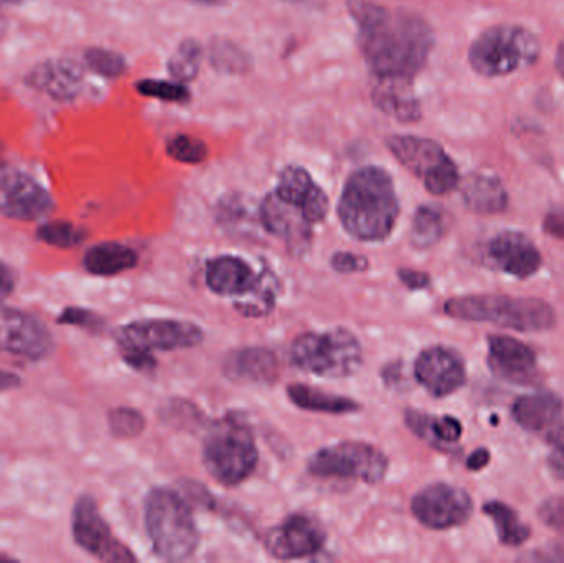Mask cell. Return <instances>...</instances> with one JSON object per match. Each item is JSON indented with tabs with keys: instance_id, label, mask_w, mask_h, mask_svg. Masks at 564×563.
Masks as SVG:
<instances>
[{
	"instance_id": "cell-48",
	"label": "cell",
	"mask_w": 564,
	"mask_h": 563,
	"mask_svg": "<svg viewBox=\"0 0 564 563\" xmlns=\"http://www.w3.org/2000/svg\"><path fill=\"white\" fill-rule=\"evenodd\" d=\"M490 462V453L487 450L480 448L477 450L476 453L470 455V458L467 459V468L473 469V472H480V469L486 468Z\"/></svg>"
},
{
	"instance_id": "cell-36",
	"label": "cell",
	"mask_w": 564,
	"mask_h": 563,
	"mask_svg": "<svg viewBox=\"0 0 564 563\" xmlns=\"http://www.w3.org/2000/svg\"><path fill=\"white\" fill-rule=\"evenodd\" d=\"M36 238L52 247L73 248L85 240L86 231L69 221H48L36 230Z\"/></svg>"
},
{
	"instance_id": "cell-15",
	"label": "cell",
	"mask_w": 564,
	"mask_h": 563,
	"mask_svg": "<svg viewBox=\"0 0 564 563\" xmlns=\"http://www.w3.org/2000/svg\"><path fill=\"white\" fill-rule=\"evenodd\" d=\"M324 542V529L304 515L291 516L264 538L267 551L280 561H295L317 554Z\"/></svg>"
},
{
	"instance_id": "cell-50",
	"label": "cell",
	"mask_w": 564,
	"mask_h": 563,
	"mask_svg": "<svg viewBox=\"0 0 564 563\" xmlns=\"http://www.w3.org/2000/svg\"><path fill=\"white\" fill-rule=\"evenodd\" d=\"M555 65L560 75H562L564 78V40H562V43H560L558 52H556Z\"/></svg>"
},
{
	"instance_id": "cell-33",
	"label": "cell",
	"mask_w": 564,
	"mask_h": 563,
	"mask_svg": "<svg viewBox=\"0 0 564 563\" xmlns=\"http://www.w3.org/2000/svg\"><path fill=\"white\" fill-rule=\"evenodd\" d=\"M274 297H276V283L271 274H263L258 278L253 290L238 300L237 307L247 316H263L273 310Z\"/></svg>"
},
{
	"instance_id": "cell-23",
	"label": "cell",
	"mask_w": 564,
	"mask_h": 563,
	"mask_svg": "<svg viewBox=\"0 0 564 563\" xmlns=\"http://www.w3.org/2000/svg\"><path fill=\"white\" fill-rule=\"evenodd\" d=\"M250 263L238 257H218L208 261L205 270L207 286L220 296L243 297L253 290L258 281Z\"/></svg>"
},
{
	"instance_id": "cell-44",
	"label": "cell",
	"mask_w": 564,
	"mask_h": 563,
	"mask_svg": "<svg viewBox=\"0 0 564 563\" xmlns=\"http://www.w3.org/2000/svg\"><path fill=\"white\" fill-rule=\"evenodd\" d=\"M398 277L410 290H424L431 283V278L423 273V271L400 270L398 271Z\"/></svg>"
},
{
	"instance_id": "cell-43",
	"label": "cell",
	"mask_w": 564,
	"mask_h": 563,
	"mask_svg": "<svg viewBox=\"0 0 564 563\" xmlns=\"http://www.w3.org/2000/svg\"><path fill=\"white\" fill-rule=\"evenodd\" d=\"M122 357L132 369L151 370L155 367V359L152 354L142 353V350L122 349Z\"/></svg>"
},
{
	"instance_id": "cell-53",
	"label": "cell",
	"mask_w": 564,
	"mask_h": 563,
	"mask_svg": "<svg viewBox=\"0 0 564 563\" xmlns=\"http://www.w3.org/2000/svg\"><path fill=\"white\" fill-rule=\"evenodd\" d=\"M0 2H3V3H23V2H26V0H0Z\"/></svg>"
},
{
	"instance_id": "cell-18",
	"label": "cell",
	"mask_w": 564,
	"mask_h": 563,
	"mask_svg": "<svg viewBox=\"0 0 564 563\" xmlns=\"http://www.w3.org/2000/svg\"><path fill=\"white\" fill-rule=\"evenodd\" d=\"M85 69L73 58H50L26 75L25 85L56 101H72L82 93Z\"/></svg>"
},
{
	"instance_id": "cell-13",
	"label": "cell",
	"mask_w": 564,
	"mask_h": 563,
	"mask_svg": "<svg viewBox=\"0 0 564 563\" xmlns=\"http://www.w3.org/2000/svg\"><path fill=\"white\" fill-rule=\"evenodd\" d=\"M73 538L76 544L105 562H134L129 549L112 538L108 522L102 519L98 505L91 496H82L73 508Z\"/></svg>"
},
{
	"instance_id": "cell-40",
	"label": "cell",
	"mask_w": 564,
	"mask_h": 563,
	"mask_svg": "<svg viewBox=\"0 0 564 563\" xmlns=\"http://www.w3.org/2000/svg\"><path fill=\"white\" fill-rule=\"evenodd\" d=\"M59 324H69V326L82 327L89 333H99L105 327V321L93 313V311L83 310V307H66L58 317Z\"/></svg>"
},
{
	"instance_id": "cell-22",
	"label": "cell",
	"mask_w": 564,
	"mask_h": 563,
	"mask_svg": "<svg viewBox=\"0 0 564 563\" xmlns=\"http://www.w3.org/2000/svg\"><path fill=\"white\" fill-rule=\"evenodd\" d=\"M490 369L512 382L525 383L535 376L536 356L527 344L509 336L489 337Z\"/></svg>"
},
{
	"instance_id": "cell-11",
	"label": "cell",
	"mask_w": 564,
	"mask_h": 563,
	"mask_svg": "<svg viewBox=\"0 0 564 563\" xmlns=\"http://www.w3.org/2000/svg\"><path fill=\"white\" fill-rule=\"evenodd\" d=\"M52 353L53 336L42 321L0 303V354L35 362Z\"/></svg>"
},
{
	"instance_id": "cell-30",
	"label": "cell",
	"mask_w": 564,
	"mask_h": 563,
	"mask_svg": "<svg viewBox=\"0 0 564 563\" xmlns=\"http://www.w3.org/2000/svg\"><path fill=\"white\" fill-rule=\"evenodd\" d=\"M484 515L489 516L496 524L499 541L507 548H520L530 539L529 526L523 524L516 509L499 501H490L484 506Z\"/></svg>"
},
{
	"instance_id": "cell-45",
	"label": "cell",
	"mask_w": 564,
	"mask_h": 563,
	"mask_svg": "<svg viewBox=\"0 0 564 563\" xmlns=\"http://www.w3.org/2000/svg\"><path fill=\"white\" fill-rule=\"evenodd\" d=\"M545 230L553 237L564 238V210L550 212L546 215Z\"/></svg>"
},
{
	"instance_id": "cell-4",
	"label": "cell",
	"mask_w": 564,
	"mask_h": 563,
	"mask_svg": "<svg viewBox=\"0 0 564 563\" xmlns=\"http://www.w3.org/2000/svg\"><path fill=\"white\" fill-rule=\"evenodd\" d=\"M145 529L159 557L182 562L197 551L200 535L187 502L171 489L158 488L145 499Z\"/></svg>"
},
{
	"instance_id": "cell-28",
	"label": "cell",
	"mask_w": 564,
	"mask_h": 563,
	"mask_svg": "<svg viewBox=\"0 0 564 563\" xmlns=\"http://www.w3.org/2000/svg\"><path fill=\"white\" fill-rule=\"evenodd\" d=\"M406 425L424 442L433 446L454 445L463 436V425L454 416H433L406 412Z\"/></svg>"
},
{
	"instance_id": "cell-10",
	"label": "cell",
	"mask_w": 564,
	"mask_h": 563,
	"mask_svg": "<svg viewBox=\"0 0 564 563\" xmlns=\"http://www.w3.org/2000/svg\"><path fill=\"white\" fill-rule=\"evenodd\" d=\"M118 340L121 350L152 354L154 350L191 349L204 340V333L187 321L145 320L122 327Z\"/></svg>"
},
{
	"instance_id": "cell-51",
	"label": "cell",
	"mask_w": 564,
	"mask_h": 563,
	"mask_svg": "<svg viewBox=\"0 0 564 563\" xmlns=\"http://www.w3.org/2000/svg\"><path fill=\"white\" fill-rule=\"evenodd\" d=\"M7 25H9V22H7V17L3 15L2 10H0V39L6 35Z\"/></svg>"
},
{
	"instance_id": "cell-29",
	"label": "cell",
	"mask_w": 564,
	"mask_h": 563,
	"mask_svg": "<svg viewBox=\"0 0 564 563\" xmlns=\"http://www.w3.org/2000/svg\"><path fill=\"white\" fill-rule=\"evenodd\" d=\"M288 397L299 409L307 412L330 413V415H344V413L357 412L360 405L347 397L332 396L321 392L314 387L292 383L288 387Z\"/></svg>"
},
{
	"instance_id": "cell-47",
	"label": "cell",
	"mask_w": 564,
	"mask_h": 563,
	"mask_svg": "<svg viewBox=\"0 0 564 563\" xmlns=\"http://www.w3.org/2000/svg\"><path fill=\"white\" fill-rule=\"evenodd\" d=\"M549 466L555 478L564 479V443L550 455Z\"/></svg>"
},
{
	"instance_id": "cell-8",
	"label": "cell",
	"mask_w": 564,
	"mask_h": 563,
	"mask_svg": "<svg viewBox=\"0 0 564 563\" xmlns=\"http://www.w3.org/2000/svg\"><path fill=\"white\" fill-rule=\"evenodd\" d=\"M391 154L411 174L423 181L430 194L446 195L459 187L457 165L433 139L420 136H391L387 141Z\"/></svg>"
},
{
	"instance_id": "cell-24",
	"label": "cell",
	"mask_w": 564,
	"mask_h": 563,
	"mask_svg": "<svg viewBox=\"0 0 564 563\" xmlns=\"http://www.w3.org/2000/svg\"><path fill=\"white\" fill-rule=\"evenodd\" d=\"M225 376L235 382L270 383L276 380L280 364L271 350L247 347L230 354L224 364Z\"/></svg>"
},
{
	"instance_id": "cell-34",
	"label": "cell",
	"mask_w": 564,
	"mask_h": 563,
	"mask_svg": "<svg viewBox=\"0 0 564 563\" xmlns=\"http://www.w3.org/2000/svg\"><path fill=\"white\" fill-rule=\"evenodd\" d=\"M202 46L197 40H184L169 62V72L181 83L192 82L200 72Z\"/></svg>"
},
{
	"instance_id": "cell-52",
	"label": "cell",
	"mask_w": 564,
	"mask_h": 563,
	"mask_svg": "<svg viewBox=\"0 0 564 563\" xmlns=\"http://www.w3.org/2000/svg\"><path fill=\"white\" fill-rule=\"evenodd\" d=\"M194 2L205 3V6H218V3H224L225 0H194Z\"/></svg>"
},
{
	"instance_id": "cell-2",
	"label": "cell",
	"mask_w": 564,
	"mask_h": 563,
	"mask_svg": "<svg viewBox=\"0 0 564 563\" xmlns=\"http://www.w3.org/2000/svg\"><path fill=\"white\" fill-rule=\"evenodd\" d=\"M400 215L393 178L384 169L367 165L345 182L338 201V218L350 237L360 241H383L390 237Z\"/></svg>"
},
{
	"instance_id": "cell-37",
	"label": "cell",
	"mask_w": 564,
	"mask_h": 563,
	"mask_svg": "<svg viewBox=\"0 0 564 563\" xmlns=\"http://www.w3.org/2000/svg\"><path fill=\"white\" fill-rule=\"evenodd\" d=\"M109 430L116 439L129 440L141 435L145 429V419L138 410L129 407L112 409L108 415Z\"/></svg>"
},
{
	"instance_id": "cell-38",
	"label": "cell",
	"mask_w": 564,
	"mask_h": 563,
	"mask_svg": "<svg viewBox=\"0 0 564 563\" xmlns=\"http://www.w3.org/2000/svg\"><path fill=\"white\" fill-rule=\"evenodd\" d=\"M167 154L182 164H202L208 158V148L200 139L177 134L169 139Z\"/></svg>"
},
{
	"instance_id": "cell-54",
	"label": "cell",
	"mask_w": 564,
	"mask_h": 563,
	"mask_svg": "<svg viewBox=\"0 0 564 563\" xmlns=\"http://www.w3.org/2000/svg\"><path fill=\"white\" fill-rule=\"evenodd\" d=\"M3 561H7V559L2 557V555H0V562H3Z\"/></svg>"
},
{
	"instance_id": "cell-20",
	"label": "cell",
	"mask_w": 564,
	"mask_h": 563,
	"mask_svg": "<svg viewBox=\"0 0 564 563\" xmlns=\"http://www.w3.org/2000/svg\"><path fill=\"white\" fill-rule=\"evenodd\" d=\"M260 221L270 234L284 238L292 247H305L311 238L312 224L301 208L289 204L276 192L268 195L260 205Z\"/></svg>"
},
{
	"instance_id": "cell-12",
	"label": "cell",
	"mask_w": 564,
	"mask_h": 563,
	"mask_svg": "<svg viewBox=\"0 0 564 563\" xmlns=\"http://www.w3.org/2000/svg\"><path fill=\"white\" fill-rule=\"evenodd\" d=\"M414 518L427 529L446 531L469 521L474 505L469 492L457 486L436 483L414 496L411 502Z\"/></svg>"
},
{
	"instance_id": "cell-49",
	"label": "cell",
	"mask_w": 564,
	"mask_h": 563,
	"mask_svg": "<svg viewBox=\"0 0 564 563\" xmlns=\"http://www.w3.org/2000/svg\"><path fill=\"white\" fill-rule=\"evenodd\" d=\"M20 386H22V379L19 376L7 372V370H0V392L19 389Z\"/></svg>"
},
{
	"instance_id": "cell-46",
	"label": "cell",
	"mask_w": 564,
	"mask_h": 563,
	"mask_svg": "<svg viewBox=\"0 0 564 563\" xmlns=\"http://www.w3.org/2000/svg\"><path fill=\"white\" fill-rule=\"evenodd\" d=\"M15 288V278L12 270L0 261V301L6 300Z\"/></svg>"
},
{
	"instance_id": "cell-16",
	"label": "cell",
	"mask_w": 564,
	"mask_h": 563,
	"mask_svg": "<svg viewBox=\"0 0 564 563\" xmlns=\"http://www.w3.org/2000/svg\"><path fill=\"white\" fill-rule=\"evenodd\" d=\"M417 382L434 397H447L466 382L463 357L447 347H430L421 353L414 364Z\"/></svg>"
},
{
	"instance_id": "cell-3",
	"label": "cell",
	"mask_w": 564,
	"mask_h": 563,
	"mask_svg": "<svg viewBox=\"0 0 564 563\" xmlns=\"http://www.w3.org/2000/svg\"><path fill=\"white\" fill-rule=\"evenodd\" d=\"M447 316L470 323H492L520 333H540L555 326V310L539 297L470 294L444 304Z\"/></svg>"
},
{
	"instance_id": "cell-25",
	"label": "cell",
	"mask_w": 564,
	"mask_h": 563,
	"mask_svg": "<svg viewBox=\"0 0 564 563\" xmlns=\"http://www.w3.org/2000/svg\"><path fill=\"white\" fill-rule=\"evenodd\" d=\"M460 194L474 214L496 215L509 207V194L496 175L470 174L460 184Z\"/></svg>"
},
{
	"instance_id": "cell-5",
	"label": "cell",
	"mask_w": 564,
	"mask_h": 563,
	"mask_svg": "<svg viewBox=\"0 0 564 563\" xmlns=\"http://www.w3.org/2000/svg\"><path fill=\"white\" fill-rule=\"evenodd\" d=\"M204 465L212 478L224 486H238L253 475L258 446L248 423L237 415L218 420L204 445Z\"/></svg>"
},
{
	"instance_id": "cell-1",
	"label": "cell",
	"mask_w": 564,
	"mask_h": 563,
	"mask_svg": "<svg viewBox=\"0 0 564 563\" xmlns=\"http://www.w3.org/2000/svg\"><path fill=\"white\" fill-rule=\"evenodd\" d=\"M360 26L365 62L375 76L413 79L426 65L434 46L430 23L406 10H388L370 0H348Z\"/></svg>"
},
{
	"instance_id": "cell-14",
	"label": "cell",
	"mask_w": 564,
	"mask_h": 563,
	"mask_svg": "<svg viewBox=\"0 0 564 563\" xmlns=\"http://www.w3.org/2000/svg\"><path fill=\"white\" fill-rule=\"evenodd\" d=\"M53 210V197L39 181L19 169H0V214L33 221Z\"/></svg>"
},
{
	"instance_id": "cell-39",
	"label": "cell",
	"mask_w": 564,
	"mask_h": 563,
	"mask_svg": "<svg viewBox=\"0 0 564 563\" xmlns=\"http://www.w3.org/2000/svg\"><path fill=\"white\" fill-rule=\"evenodd\" d=\"M135 89L145 98L161 99L167 102H187L191 91L181 82H164V79H142Z\"/></svg>"
},
{
	"instance_id": "cell-19",
	"label": "cell",
	"mask_w": 564,
	"mask_h": 563,
	"mask_svg": "<svg viewBox=\"0 0 564 563\" xmlns=\"http://www.w3.org/2000/svg\"><path fill=\"white\" fill-rule=\"evenodd\" d=\"M276 194L289 204L301 208L312 225L325 220L330 208L327 194L315 184L311 174L299 165H289L281 172Z\"/></svg>"
},
{
	"instance_id": "cell-41",
	"label": "cell",
	"mask_w": 564,
	"mask_h": 563,
	"mask_svg": "<svg viewBox=\"0 0 564 563\" xmlns=\"http://www.w3.org/2000/svg\"><path fill=\"white\" fill-rule=\"evenodd\" d=\"M539 518L553 531L564 535V498H552L539 509Z\"/></svg>"
},
{
	"instance_id": "cell-32",
	"label": "cell",
	"mask_w": 564,
	"mask_h": 563,
	"mask_svg": "<svg viewBox=\"0 0 564 563\" xmlns=\"http://www.w3.org/2000/svg\"><path fill=\"white\" fill-rule=\"evenodd\" d=\"M210 62L218 72L243 75L250 72L251 56L231 40L217 39L210 43Z\"/></svg>"
},
{
	"instance_id": "cell-6",
	"label": "cell",
	"mask_w": 564,
	"mask_h": 563,
	"mask_svg": "<svg viewBox=\"0 0 564 563\" xmlns=\"http://www.w3.org/2000/svg\"><path fill=\"white\" fill-rule=\"evenodd\" d=\"M540 42L525 26L499 25L477 36L469 48L474 72L486 78H499L535 65Z\"/></svg>"
},
{
	"instance_id": "cell-27",
	"label": "cell",
	"mask_w": 564,
	"mask_h": 563,
	"mask_svg": "<svg viewBox=\"0 0 564 563\" xmlns=\"http://www.w3.org/2000/svg\"><path fill=\"white\" fill-rule=\"evenodd\" d=\"M138 261V253L128 245L106 241L86 251L83 267L95 277H116L135 268Z\"/></svg>"
},
{
	"instance_id": "cell-7",
	"label": "cell",
	"mask_w": 564,
	"mask_h": 563,
	"mask_svg": "<svg viewBox=\"0 0 564 563\" xmlns=\"http://www.w3.org/2000/svg\"><path fill=\"white\" fill-rule=\"evenodd\" d=\"M291 360L304 372L325 379H345L360 370L364 349L350 331L337 327L297 337L292 344Z\"/></svg>"
},
{
	"instance_id": "cell-17",
	"label": "cell",
	"mask_w": 564,
	"mask_h": 563,
	"mask_svg": "<svg viewBox=\"0 0 564 563\" xmlns=\"http://www.w3.org/2000/svg\"><path fill=\"white\" fill-rule=\"evenodd\" d=\"M487 263L510 277H533L542 267V253L527 235L503 231L489 240L486 247Z\"/></svg>"
},
{
	"instance_id": "cell-31",
	"label": "cell",
	"mask_w": 564,
	"mask_h": 563,
	"mask_svg": "<svg viewBox=\"0 0 564 563\" xmlns=\"http://www.w3.org/2000/svg\"><path fill=\"white\" fill-rule=\"evenodd\" d=\"M446 214L440 207L423 205L413 218V243L420 248H430L446 234Z\"/></svg>"
},
{
	"instance_id": "cell-21",
	"label": "cell",
	"mask_w": 564,
	"mask_h": 563,
	"mask_svg": "<svg viewBox=\"0 0 564 563\" xmlns=\"http://www.w3.org/2000/svg\"><path fill=\"white\" fill-rule=\"evenodd\" d=\"M371 99L381 112L398 121L416 122L421 119V102L411 78L375 76Z\"/></svg>"
},
{
	"instance_id": "cell-35",
	"label": "cell",
	"mask_w": 564,
	"mask_h": 563,
	"mask_svg": "<svg viewBox=\"0 0 564 563\" xmlns=\"http://www.w3.org/2000/svg\"><path fill=\"white\" fill-rule=\"evenodd\" d=\"M85 63L91 72L105 78H119L128 69V62L121 53L102 48V46H91L86 50Z\"/></svg>"
},
{
	"instance_id": "cell-42",
	"label": "cell",
	"mask_w": 564,
	"mask_h": 563,
	"mask_svg": "<svg viewBox=\"0 0 564 563\" xmlns=\"http://www.w3.org/2000/svg\"><path fill=\"white\" fill-rule=\"evenodd\" d=\"M368 267L367 258L354 253H337L332 257V268L338 273H355Z\"/></svg>"
},
{
	"instance_id": "cell-26",
	"label": "cell",
	"mask_w": 564,
	"mask_h": 563,
	"mask_svg": "<svg viewBox=\"0 0 564 563\" xmlns=\"http://www.w3.org/2000/svg\"><path fill=\"white\" fill-rule=\"evenodd\" d=\"M513 419L529 432H543L562 416L563 402L553 393H533L516 400Z\"/></svg>"
},
{
	"instance_id": "cell-9",
	"label": "cell",
	"mask_w": 564,
	"mask_h": 563,
	"mask_svg": "<svg viewBox=\"0 0 564 563\" xmlns=\"http://www.w3.org/2000/svg\"><path fill=\"white\" fill-rule=\"evenodd\" d=\"M307 469L317 478L357 479L377 485L388 472V458L377 446L345 442L318 450L308 458Z\"/></svg>"
}]
</instances>
